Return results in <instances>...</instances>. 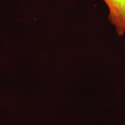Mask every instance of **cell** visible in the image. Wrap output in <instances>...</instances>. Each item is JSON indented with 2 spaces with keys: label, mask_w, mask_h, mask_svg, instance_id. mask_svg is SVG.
Segmentation results:
<instances>
[{
  "label": "cell",
  "mask_w": 125,
  "mask_h": 125,
  "mask_svg": "<svg viewBox=\"0 0 125 125\" xmlns=\"http://www.w3.org/2000/svg\"><path fill=\"white\" fill-rule=\"evenodd\" d=\"M109 10L108 18L119 37L125 34V0H103Z\"/></svg>",
  "instance_id": "6da1fadb"
}]
</instances>
